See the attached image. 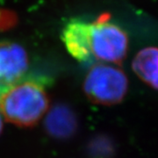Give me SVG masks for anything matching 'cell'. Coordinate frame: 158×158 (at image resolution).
I'll return each mask as SVG.
<instances>
[{"mask_svg": "<svg viewBox=\"0 0 158 158\" xmlns=\"http://www.w3.org/2000/svg\"><path fill=\"white\" fill-rule=\"evenodd\" d=\"M49 107L43 85L34 80L20 81L0 93V113L8 122L21 127H34Z\"/></svg>", "mask_w": 158, "mask_h": 158, "instance_id": "1", "label": "cell"}, {"mask_svg": "<svg viewBox=\"0 0 158 158\" xmlns=\"http://www.w3.org/2000/svg\"><path fill=\"white\" fill-rule=\"evenodd\" d=\"M88 99L102 106H114L125 98L128 80L121 69L98 63L89 69L83 84Z\"/></svg>", "mask_w": 158, "mask_h": 158, "instance_id": "2", "label": "cell"}, {"mask_svg": "<svg viewBox=\"0 0 158 158\" xmlns=\"http://www.w3.org/2000/svg\"><path fill=\"white\" fill-rule=\"evenodd\" d=\"M110 19L109 13H103L91 23V55L97 60L120 65L127 55L128 37Z\"/></svg>", "mask_w": 158, "mask_h": 158, "instance_id": "3", "label": "cell"}, {"mask_svg": "<svg viewBox=\"0 0 158 158\" xmlns=\"http://www.w3.org/2000/svg\"><path fill=\"white\" fill-rule=\"evenodd\" d=\"M28 65V56L23 47L13 42H1L0 93L22 81Z\"/></svg>", "mask_w": 158, "mask_h": 158, "instance_id": "4", "label": "cell"}, {"mask_svg": "<svg viewBox=\"0 0 158 158\" xmlns=\"http://www.w3.org/2000/svg\"><path fill=\"white\" fill-rule=\"evenodd\" d=\"M91 23L75 19L66 24L62 30V40L69 53L79 62L92 58L90 50Z\"/></svg>", "mask_w": 158, "mask_h": 158, "instance_id": "5", "label": "cell"}, {"mask_svg": "<svg viewBox=\"0 0 158 158\" xmlns=\"http://www.w3.org/2000/svg\"><path fill=\"white\" fill-rule=\"evenodd\" d=\"M48 134L56 139H68L77 130V118L73 110L65 105H56L48 112L45 119Z\"/></svg>", "mask_w": 158, "mask_h": 158, "instance_id": "6", "label": "cell"}, {"mask_svg": "<svg viewBox=\"0 0 158 158\" xmlns=\"http://www.w3.org/2000/svg\"><path fill=\"white\" fill-rule=\"evenodd\" d=\"M132 68L145 84L158 90V48L148 47L137 53Z\"/></svg>", "mask_w": 158, "mask_h": 158, "instance_id": "7", "label": "cell"}, {"mask_svg": "<svg viewBox=\"0 0 158 158\" xmlns=\"http://www.w3.org/2000/svg\"><path fill=\"white\" fill-rule=\"evenodd\" d=\"M90 153L93 158H113L115 154V147L109 138L99 137L91 143Z\"/></svg>", "mask_w": 158, "mask_h": 158, "instance_id": "8", "label": "cell"}, {"mask_svg": "<svg viewBox=\"0 0 158 158\" xmlns=\"http://www.w3.org/2000/svg\"><path fill=\"white\" fill-rule=\"evenodd\" d=\"M15 23V17L11 15L10 11L0 10V30L10 28Z\"/></svg>", "mask_w": 158, "mask_h": 158, "instance_id": "9", "label": "cell"}, {"mask_svg": "<svg viewBox=\"0 0 158 158\" xmlns=\"http://www.w3.org/2000/svg\"><path fill=\"white\" fill-rule=\"evenodd\" d=\"M2 114L0 113V134L2 133V130H3V119H2Z\"/></svg>", "mask_w": 158, "mask_h": 158, "instance_id": "10", "label": "cell"}]
</instances>
